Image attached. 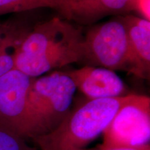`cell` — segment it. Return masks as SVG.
Segmentation results:
<instances>
[{"instance_id": "6da1fadb", "label": "cell", "mask_w": 150, "mask_h": 150, "mask_svg": "<svg viewBox=\"0 0 150 150\" xmlns=\"http://www.w3.org/2000/svg\"><path fill=\"white\" fill-rule=\"evenodd\" d=\"M127 97L90 99L51 132L31 140L40 150H84L104 132Z\"/></svg>"}, {"instance_id": "7a4b0ae2", "label": "cell", "mask_w": 150, "mask_h": 150, "mask_svg": "<svg viewBox=\"0 0 150 150\" xmlns=\"http://www.w3.org/2000/svg\"><path fill=\"white\" fill-rule=\"evenodd\" d=\"M76 86L66 72H55L33 79L27 95L29 139L48 134L70 112Z\"/></svg>"}, {"instance_id": "3957f363", "label": "cell", "mask_w": 150, "mask_h": 150, "mask_svg": "<svg viewBox=\"0 0 150 150\" xmlns=\"http://www.w3.org/2000/svg\"><path fill=\"white\" fill-rule=\"evenodd\" d=\"M83 44V60L112 71L131 72L127 29L120 17L90 29Z\"/></svg>"}, {"instance_id": "277c9868", "label": "cell", "mask_w": 150, "mask_h": 150, "mask_svg": "<svg viewBox=\"0 0 150 150\" xmlns=\"http://www.w3.org/2000/svg\"><path fill=\"white\" fill-rule=\"evenodd\" d=\"M102 146L137 147L149 144L150 99L140 95H128L104 132Z\"/></svg>"}, {"instance_id": "5b68a950", "label": "cell", "mask_w": 150, "mask_h": 150, "mask_svg": "<svg viewBox=\"0 0 150 150\" xmlns=\"http://www.w3.org/2000/svg\"><path fill=\"white\" fill-rule=\"evenodd\" d=\"M33 79L16 69L0 76V126L27 139V95Z\"/></svg>"}, {"instance_id": "8992f818", "label": "cell", "mask_w": 150, "mask_h": 150, "mask_svg": "<svg viewBox=\"0 0 150 150\" xmlns=\"http://www.w3.org/2000/svg\"><path fill=\"white\" fill-rule=\"evenodd\" d=\"M83 41V37L33 55L15 53L14 69L35 78L53 69L82 61L84 55Z\"/></svg>"}, {"instance_id": "52a82bcc", "label": "cell", "mask_w": 150, "mask_h": 150, "mask_svg": "<svg viewBox=\"0 0 150 150\" xmlns=\"http://www.w3.org/2000/svg\"><path fill=\"white\" fill-rule=\"evenodd\" d=\"M83 38L79 31L68 22L55 18L38 25L24 35L16 54L33 55L65 43Z\"/></svg>"}, {"instance_id": "ba28073f", "label": "cell", "mask_w": 150, "mask_h": 150, "mask_svg": "<svg viewBox=\"0 0 150 150\" xmlns=\"http://www.w3.org/2000/svg\"><path fill=\"white\" fill-rule=\"evenodd\" d=\"M76 88L90 99L113 98L125 96L126 87L114 71L92 66H84L66 72Z\"/></svg>"}, {"instance_id": "9c48e42d", "label": "cell", "mask_w": 150, "mask_h": 150, "mask_svg": "<svg viewBox=\"0 0 150 150\" xmlns=\"http://www.w3.org/2000/svg\"><path fill=\"white\" fill-rule=\"evenodd\" d=\"M120 18L127 29L131 62V73L140 78H149L150 21L134 16Z\"/></svg>"}, {"instance_id": "30bf717a", "label": "cell", "mask_w": 150, "mask_h": 150, "mask_svg": "<svg viewBox=\"0 0 150 150\" xmlns=\"http://www.w3.org/2000/svg\"><path fill=\"white\" fill-rule=\"evenodd\" d=\"M132 0H55L56 8L67 20L91 23L109 14L129 11Z\"/></svg>"}, {"instance_id": "8fae6325", "label": "cell", "mask_w": 150, "mask_h": 150, "mask_svg": "<svg viewBox=\"0 0 150 150\" xmlns=\"http://www.w3.org/2000/svg\"><path fill=\"white\" fill-rule=\"evenodd\" d=\"M27 32L0 24V76L14 69V56Z\"/></svg>"}, {"instance_id": "7c38bea8", "label": "cell", "mask_w": 150, "mask_h": 150, "mask_svg": "<svg viewBox=\"0 0 150 150\" xmlns=\"http://www.w3.org/2000/svg\"><path fill=\"white\" fill-rule=\"evenodd\" d=\"M40 8L55 9V0H0V16Z\"/></svg>"}, {"instance_id": "4fadbf2b", "label": "cell", "mask_w": 150, "mask_h": 150, "mask_svg": "<svg viewBox=\"0 0 150 150\" xmlns=\"http://www.w3.org/2000/svg\"><path fill=\"white\" fill-rule=\"evenodd\" d=\"M0 150H38L30 146L27 139L0 126Z\"/></svg>"}, {"instance_id": "5bb4252c", "label": "cell", "mask_w": 150, "mask_h": 150, "mask_svg": "<svg viewBox=\"0 0 150 150\" xmlns=\"http://www.w3.org/2000/svg\"><path fill=\"white\" fill-rule=\"evenodd\" d=\"M135 11L142 18L150 21V0H132L129 5V11Z\"/></svg>"}, {"instance_id": "9a60e30c", "label": "cell", "mask_w": 150, "mask_h": 150, "mask_svg": "<svg viewBox=\"0 0 150 150\" xmlns=\"http://www.w3.org/2000/svg\"><path fill=\"white\" fill-rule=\"evenodd\" d=\"M84 150H150L149 144L137 147H104L102 145L92 149H85Z\"/></svg>"}]
</instances>
